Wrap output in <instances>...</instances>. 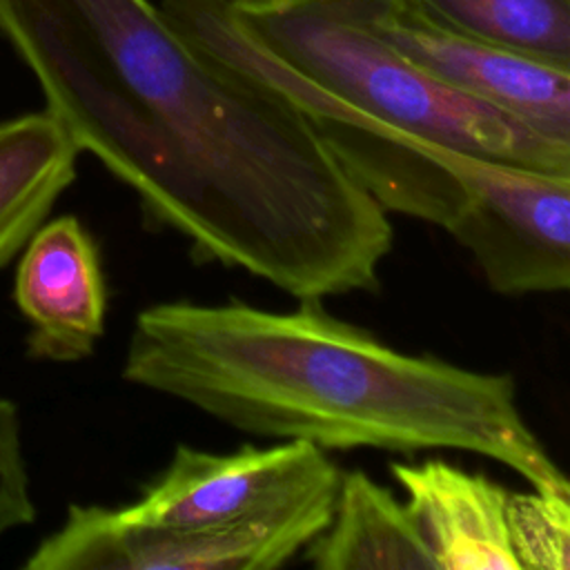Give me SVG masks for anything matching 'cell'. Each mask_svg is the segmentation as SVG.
I'll list each match as a JSON object with an SVG mask.
<instances>
[{
  "instance_id": "8fae6325",
  "label": "cell",
  "mask_w": 570,
  "mask_h": 570,
  "mask_svg": "<svg viewBox=\"0 0 570 570\" xmlns=\"http://www.w3.org/2000/svg\"><path fill=\"white\" fill-rule=\"evenodd\" d=\"M80 154L47 109L0 122V267L27 245L73 183Z\"/></svg>"
},
{
  "instance_id": "52a82bcc",
  "label": "cell",
  "mask_w": 570,
  "mask_h": 570,
  "mask_svg": "<svg viewBox=\"0 0 570 570\" xmlns=\"http://www.w3.org/2000/svg\"><path fill=\"white\" fill-rule=\"evenodd\" d=\"M370 27L439 82L570 145V67L450 29L407 0H367Z\"/></svg>"
},
{
  "instance_id": "30bf717a",
  "label": "cell",
  "mask_w": 570,
  "mask_h": 570,
  "mask_svg": "<svg viewBox=\"0 0 570 570\" xmlns=\"http://www.w3.org/2000/svg\"><path fill=\"white\" fill-rule=\"evenodd\" d=\"M303 552L316 570H436L405 501L363 470L341 472L332 517Z\"/></svg>"
},
{
  "instance_id": "3957f363",
  "label": "cell",
  "mask_w": 570,
  "mask_h": 570,
  "mask_svg": "<svg viewBox=\"0 0 570 570\" xmlns=\"http://www.w3.org/2000/svg\"><path fill=\"white\" fill-rule=\"evenodd\" d=\"M203 53L294 105L385 209L448 227L463 185L432 142L570 174V145L470 98L390 47L367 0H163Z\"/></svg>"
},
{
  "instance_id": "5bb4252c",
  "label": "cell",
  "mask_w": 570,
  "mask_h": 570,
  "mask_svg": "<svg viewBox=\"0 0 570 570\" xmlns=\"http://www.w3.org/2000/svg\"><path fill=\"white\" fill-rule=\"evenodd\" d=\"M36 519L29 474L20 441V416L13 401L0 396V537Z\"/></svg>"
},
{
  "instance_id": "4fadbf2b",
  "label": "cell",
  "mask_w": 570,
  "mask_h": 570,
  "mask_svg": "<svg viewBox=\"0 0 570 570\" xmlns=\"http://www.w3.org/2000/svg\"><path fill=\"white\" fill-rule=\"evenodd\" d=\"M505 523L517 570L570 568V494L539 488L510 492Z\"/></svg>"
},
{
  "instance_id": "8992f818",
  "label": "cell",
  "mask_w": 570,
  "mask_h": 570,
  "mask_svg": "<svg viewBox=\"0 0 570 570\" xmlns=\"http://www.w3.org/2000/svg\"><path fill=\"white\" fill-rule=\"evenodd\" d=\"M341 470L307 441H281L234 452L178 443L167 465L134 503L118 508L131 523L207 525L281 514L336 494Z\"/></svg>"
},
{
  "instance_id": "7a4b0ae2",
  "label": "cell",
  "mask_w": 570,
  "mask_h": 570,
  "mask_svg": "<svg viewBox=\"0 0 570 570\" xmlns=\"http://www.w3.org/2000/svg\"><path fill=\"white\" fill-rule=\"evenodd\" d=\"M120 374L254 436L325 452H470L570 494L508 372L401 352L318 298L289 312L236 298L154 303L134 318Z\"/></svg>"
},
{
  "instance_id": "6da1fadb",
  "label": "cell",
  "mask_w": 570,
  "mask_h": 570,
  "mask_svg": "<svg viewBox=\"0 0 570 570\" xmlns=\"http://www.w3.org/2000/svg\"><path fill=\"white\" fill-rule=\"evenodd\" d=\"M47 111L187 238L194 261L303 298L374 292L387 212L287 100L191 45L149 0H0Z\"/></svg>"
},
{
  "instance_id": "7c38bea8",
  "label": "cell",
  "mask_w": 570,
  "mask_h": 570,
  "mask_svg": "<svg viewBox=\"0 0 570 570\" xmlns=\"http://www.w3.org/2000/svg\"><path fill=\"white\" fill-rule=\"evenodd\" d=\"M472 38L570 67V0H407Z\"/></svg>"
},
{
  "instance_id": "5b68a950",
  "label": "cell",
  "mask_w": 570,
  "mask_h": 570,
  "mask_svg": "<svg viewBox=\"0 0 570 570\" xmlns=\"http://www.w3.org/2000/svg\"><path fill=\"white\" fill-rule=\"evenodd\" d=\"M432 156L468 194L445 232L472 254L492 292L525 296L570 287V174L439 142Z\"/></svg>"
},
{
  "instance_id": "ba28073f",
  "label": "cell",
  "mask_w": 570,
  "mask_h": 570,
  "mask_svg": "<svg viewBox=\"0 0 570 570\" xmlns=\"http://www.w3.org/2000/svg\"><path fill=\"white\" fill-rule=\"evenodd\" d=\"M13 296L29 321L31 358L71 363L94 354L105 332L107 287L96 240L76 216L53 218L33 232Z\"/></svg>"
},
{
  "instance_id": "277c9868",
  "label": "cell",
  "mask_w": 570,
  "mask_h": 570,
  "mask_svg": "<svg viewBox=\"0 0 570 570\" xmlns=\"http://www.w3.org/2000/svg\"><path fill=\"white\" fill-rule=\"evenodd\" d=\"M334 497L294 510L207 525H145L118 508L69 505L27 570H274L327 525Z\"/></svg>"
},
{
  "instance_id": "9c48e42d",
  "label": "cell",
  "mask_w": 570,
  "mask_h": 570,
  "mask_svg": "<svg viewBox=\"0 0 570 570\" xmlns=\"http://www.w3.org/2000/svg\"><path fill=\"white\" fill-rule=\"evenodd\" d=\"M436 570H517L505 503L510 490L441 459L392 463Z\"/></svg>"
}]
</instances>
